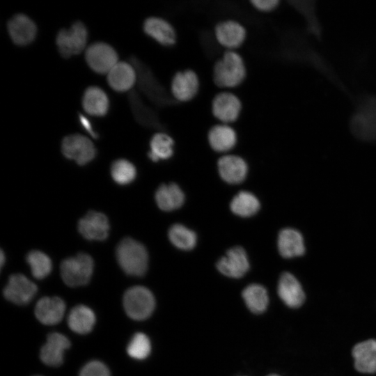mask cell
I'll list each match as a JSON object with an SVG mask.
<instances>
[{
	"label": "cell",
	"instance_id": "1",
	"mask_svg": "<svg viewBox=\"0 0 376 376\" xmlns=\"http://www.w3.org/2000/svg\"><path fill=\"white\" fill-rule=\"evenodd\" d=\"M246 70L241 55L228 50L214 65L213 80L221 88H230L239 86L246 77Z\"/></svg>",
	"mask_w": 376,
	"mask_h": 376
},
{
	"label": "cell",
	"instance_id": "2",
	"mask_svg": "<svg viewBox=\"0 0 376 376\" xmlns=\"http://www.w3.org/2000/svg\"><path fill=\"white\" fill-rule=\"evenodd\" d=\"M116 258L128 275L143 276L148 268V256L145 246L130 237L123 239L116 248Z\"/></svg>",
	"mask_w": 376,
	"mask_h": 376
},
{
	"label": "cell",
	"instance_id": "3",
	"mask_svg": "<svg viewBox=\"0 0 376 376\" xmlns=\"http://www.w3.org/2000/svg\"><path fill=\"white\" fill-rule=\"evenodd\" d=\"M93 266L91 256L80 253L63 260L61 264V275L64 283L68 286L84 285L91 278Z\"/></svg>",
	"mask_w": 376,
	"mask_h": 376
},
{
	"label": "cell",
	"instance_id": "4",
	"mask_svg": "<svg viewBox=\"0 0 376 376\" xmlns=\"http://www.w3.org/2000/svg\"><path fill=\"white\" fill-rule=\"evenodd\" d=\"M123 306L130 318L143 320L152 313L155 300L152 293L146 287L134 286L125 292Z\"/></svg>",
	"mask_w": 376,
	"mask_h": 376
},
{
	"label": "cell",
	"instance_id": "5",
	"mask_svg": "<svg viewBox=\"0 0 376 376\" xmlns=\"http://www.w3.org/2000/svg\"><path fill=\"white\" fill-rule=\"evenodd\" d=\"M88 40V31L80 21L74 22L71 26L61 29L56 37V44L60 54L68 58L80 54L85 49Z\"/></svg>",
	"mask_w": 376,
	"mask_h": 376
},
{
	"label": "cell",
	"instance_id": "6",
	"mask_svg": "<svg viewBox=\"0 0 376 376\" xmlns=\"http://www.w3.org/2000/svg\"><path fill=\"white\" fill-rule=\"evenodd\" d=\"M85 59L88 65L95 72L107 74L118 62V56L110 45L96 42L86 49Z\"/></svg>",
	"mask_w": 376,
	"mask_h": 376
},
{
	"label": "cell",
	"instance_id": "7",
	"mask_svg": "<svg viewBox=\"0 0 376 376\" xmlns=\"http://www.w3.org/2000/svg\"><path fill=\"white\" fill-rule=\"evenodd\" d=\"M62 152L65 157L84 165L92 161L96 155L93 143L87 136L72 134L65 136L61 143Z\"/></svg>",
	"mask_w": 376,
	"mask_h": 376
},
{
	"label": "cell",
	"instance_id": "8",
	"mask_svg": "<svg viewBox=\"0 0 376 376\" xmlns=\"http://www.w3.org/2000/svg\"><path fill=\"white\" fill-rule=\"evenodd\" d=\"M242 110L240 98L229 91L217 93L212 102V111L221 123L230 124L239 118Z\"/></svg>",
	"mask_w": 376,
	"mask_h": 376
},
{
	"label": "cell",
	"instance_id": "9",
	"mask_svg": "<svg viewBox=\"0 0 376 376\" xmlns=\"http://www.w3.org/2000/svg\"><path fill=\"white\" fill-rule=\"evenodd\" d=\"M37 290V286L24 275L15 274L9 277L3 295L15 304L24 305L32 300Z\"/></svg>",
	"mask_w": 376,
	"mask_h": 376
},
{
	"label": "cell",
	"instance_id": "10",
	"mask_svg": "<svg viewBox=\"0 0 376 376\" xmlns=\"http://www.w3.org/2000/svg\"><path fill=\"white\" fill-rule=\"evenodd\" d=\"M218 270L231 278H240L249 270V264L246 253L240 246L230 249L217 263Z\"/></svg>",
	"mask_w": 376,
	"mask_h": 376
},
{
	"label": "cell",
	"instance_id": "11",
	"mask_svg": "<svg viewBox=\"0 0 376 376\" xmlns=\"http://www.w3.org/2000/svg\"><path fill=\"white\" fill-rule=\"evenodd\" d=\"M199 85L197 74L194 70L187 69L175 74L171 81V91L177 100L187 102L196 96Z\"/></svg>",
	"mask_w": 376,
	"mask_h": 376
},
{
	"label": "cell",
	"instance_id": "12",
	"mask_svg": "<svg viewBox=\"0 0 376 376\" xmlns=\"http://www.w3.org/2000/svg\"><path fill=\"white\" fill-rule=\"evenodd\" d=\"M7 29L12 41L19 46L31 43L37 34L35 22L22 13L16 14L9 19Z\"/></svg>",
	"mask_w": 376,
	"mask_h": 376
},
{
	"label": "cell",
	"instance_id": "13",
	"mask_svg": "<svg viewBox=\"0 0 376 376\" xmlns=\"http://www.w3.org/2000/svg\"><path fill=\"white\" fill-rule=\"evenodd\" d=\"M214 36L221 45L228 50H233L244 42L246 31L244 26L239 22L228 19L220 22L216 25Z\"/></svg>",
	"mask_w": 376,
	"mask_h": 376
},
{
	"label": "cell",
	"instance_id": "14",
	"mask_svg": "<svg viewBox=\"0 0 376 376\" xmlns=\"http://www.w3.org/2000/svg\"><path fill=\"white\" fill-rule=\"evenodd\" d=\"M79 233L88 240H104L109 235L107 217L101 212H88L78 224Z\"/></svg>",
	"mask_w": 376,
	"mask_h": 376
},
{
	"label": "cell",
	"instance_id": "15",
	"mask_svg": "<svg viewBox=\"0 0 376 376\" xmlns=\"http://www.w3.org/2000/svg\"><path fill=\"white\" fill-rule=\"evenodd\" d=\"M70 346L68 338L63 334L56 332L49 334L40 350V359L49 366H59L63 361L64 352Z\"/></svg>",
	"mask_w": 376,
	"mask_h": 376
},
{
	"label": "cell",
	"instance_id": "16",
	"mask_svg": "<svg viewBox=\"0 0 376 376\" xmlns=\"http://www.w3.org/2000/svg\"><path fill=\"white\" fill-rule=\"evenodd\" d=\"M278 295L285 305L290 308L301 306L305 300V293L297 278L289 272H283L278 283Z\"/></svg>",
	"mask_w": 376,
	"mask_h": 376
},
{
	"label": "cell",
	"instance_id": "17",
	"mask_svg": "<svg viewBox=\"0 0 376 376\" xmlns=\"http://www.w3.org/2000/svg\"><path fill=\"white\" fill-rule=\"evenodd\" d=\"M65 311V302L60 297H45L37 302L35 315L41 323L46 325H54L62 320Z\"/></svg>",
	"mask_w": 376,
	"mask_h": 376
},
{
	"label": "cell",
	"instance_id": "18",
	"mask_svg": "<svg viewBox=\"0 0 376 376\" xmlns=\"http://www.w3.org/2000/svg\"><path fill=\"white\" fill-rule=\"evenodd\" d=\"M278 249L281 256L284 258L303 256L306 248L301 233L290 228L281 230L278 237Z\"/></svg>",
	"mask_w": 376,
	"mask_h": 376
},
{
	"label": "cell",
	"instance_id": "19",
	"mask_svg": "<svg viewBox=\"0 0 376 376\" xmlns=\"http://www.w3.org/2000/svg\"><path fill=\"white\" fill-rule=\"evenodd\" d=\"M136 80V72L134 65L118 61L107 73V82L116 91L125 92L134 85Z\"/></svg>",
	"mask_w": 376,
	"mask_h": 376
},
{
	"label": "cell",
	"instance_id": "20",
	"mask_svg": "<svg viewBox=\"0 0 376 376\" xmlns=\"http://www.w3.org/2000/svg\"><path fill=\"white\" fill-rule=\"evenodd\" d=\"M144 32L162 45L171 46L176 41V32L167 20L159 17H148L143 22Z\"/></svg>",
	"mask_w": 376,
	"mask_h": 376
},
{
	"label": "cell",
	"instance_id": "21",
	"mask_svg": "<svg viewBox=\"0 0 376 376\" xmlns=\"http://www.w3.org/2000/svg\"><path fill=\"white\" fill-rule=\"evenodd\" d=\"M218 169L223 180L228 183L237 184L244 180L247 173V165L242 157L228 155L219 159Z\"/></svg>",
	"mask_w": 376,
	"mask_h": 376
},
{
	"label": "cell",
	"instance_id": "22",
	"mask_svg": "<svg viewBox=\"0 0 376 376\" xmlns=\"http://www.w3.org/2000/svg\"><path fill=\"white\" fill-rule=\"evenodd\" d=\"M356 369L363 373H376V340H366L352 350Z\"/></svg>",
	"mask_w": 376,
	"mask_h": 376
},
{
	"label": "cell",
	"instance_id": "23",
	"mask_svg": "<svg viewBox=\"0 0 376 376\" xmlns=\"http://www.w3.org/2000/svg\"><path fill=\"white\" fill-rule=\"evenodd\" d=\"M82 106L89 115L101 117L105 116L109 108V100L105 91L96 86L88 87L83 95Z\"/></svg>",
	"mask_w": 376,
	"mask_h": 376
},
{
	"label": "cell",
	"instance_id": "24",
	"mask_svg": "<svg viewBox=\"0 0 376 376\" xmlns=\"http://www.w3.org/2000/svg\"><path fill=\"white\" fill-rule=\"evenodd\" d=\"M210 147L219 152L231 150L237 143L235 130L228 124L219 123L212 126L208 132Z\"/></svg>",
	"mask_w": 376,
	"mask_h": 376
},
{
	"label": "cell",
	"instance_id": "25",
	"mask_svg": "<svg viewBox=\"0 0 376 376\" xmlns=\"http://www.w3.org/2000/svg\"><path fill=\"white\" fill-rule=\"evenodd\" d=\"M70 329L79 334L89 333L95 323L93 311L86 306L79 305L70 312L68 318Z\"/></svg>",
	"mask_w": 376,
	"mask_h": 376
},
{
	"label": "cell",
	"instance_id": "26",
	"mask_svg": "<svg viewBox=\"0 0 376 376\" xmlns=\"http://www.w3.org/2000/svg\"><path fill=\"white\" fill-rule=\"evenodd\" d=\"M158 207L164 211H171L181 207L185 196L180 188L175 183L162 185L155 193Z\"/></svg>",
	"mask_w": 376,
	"mask_h": 376
},
{
	"label": "cell",
	"instance_id": "27",
	"mask_svg": "<svg viewBox=\"0 0 376 376\" xmlns=\"http://www.w3.org/2000/svg\"><path fill=\"white\" fill-rule=\"evenodd\" d=\"M242 297L247 308L254 313H262L267 308L268 294L261 285L253 283L248 285L242 292Z\"/></svg>",
	"mask_w": 376,
	"mask_h": 376
},
{
	"label": "cell",
	"instance_id": "28",
	"mask_svg": "<svg viewBox=\"0 0 376 376\" xmlns=\"http://www.w3.org/2000/svg\"><path fill=\"white\" fill-rule=\"evenodd\" d=\"M173 139L169 134L156 133L150 139L148 156L153 162L169 159L173 153Z\"/></svg>",
	"mask_w": 376,
	"mask_h": 376
},
{
	"label": "cell",
	"instance_id": "29",
	"mask_svg": "<svg viewBox=\"0 0 376 376\" xmlns=\"http://www.w3.org/2000/svg\"><path fill=\"white\" fill-rule=\"evenodd\" d=\"M260 208L258 198L249 191H240L232 200L230 209L233 213L241 217H250Z\"/></svg>",
	"mask_w": 376,
	"mask_h": 376
},
{
	"label": "cell",
	"instance_id": "30",
	"mask_svg": "<svg viewBox=\"0 0 376 376\" xmlns=\"http://www.w3.org/2000/svg\"><path fill=\"white\" fill-rule=\"evenodd\" d=\"M26 262L31 268L32 275L38 279L47 276L52 269L50 258L40 251H30L26 256Z\"/></svg>",
	"mask_w": 376,
	"mask_h": 376
},
{
	"label": "cell",
	"instance_id": "31",
	"mask_svg": "<svg viewBox=\"0 0 376 376\" xmlns=\"http://www.w3.org/2000/svg\"><path fill=\"white\" fill-rule=\"evenodd\" d=\"M169 237L171 243L180 249H191L196 243L195 233L181 224H175L171 227Z\"/></svg>",
	"mask_w": 376,
	"mask_h": 376
},
{
	"label": "cell",
	"instance_id": "32",
	"mask_svg": "<svg viewBox=\"0 0 376 376\" xmlns=\"http://www.w3.org/2000/svg\"><path fill=\"white\" fill-rule=\"evenodd\" d=\"M136 169L133 164L124 159L114 161L111 166V174L113 180L119 185H127L136 177Z\"/></svg>",
	"mask_w": 376,
	"mask_h": 376
},
{
	"label": "cell",
	"instance_id": "33",
	"mask_svg": "<svg viewBox=\"0 0 376 376\" xmlns=\"http://www.w3.org/2000/svg\"><path fill=\"white\" fill-rule=\"evenodd\" d=\"M151 351V343L149 338L143 333L135 334L127 347L128 355L137 360L147 358Z\"/></svg>",
	"mask_w": 376,
	"mask_h": 376
},
{
	"label": "cell",
	"instance_id": "34",
	"mask_svg": "<svg viewBox=\"0 0 376 376\" xmlns=\"http://www.w3.org/2000/svg\"><path fill=\"white\" fill-rule=\"evenodd\" d=\"M296 6L303 14L306 22L307 30L315 37L320 38L322 34V29L319 23L315 5L313 1H299Z\"/></svg>",
	"mask_w": 376,
	"mask_h": 376
},
{
	"label": "cell",
	"instance_id": "35",
	"mask_svg": "<svg viewBox=\"0 0 376 376\" xmlns=\"http://www.w3.org/2000/svg\"><path fill=\"white\" fill-rule=\"evenodd\" d=\"M79 376H110V372L102 362L91 361L81 368Z\"/></svg>",
	"mask_w": 376,
	"mask_h": 376
},
{
	"label": "cell",
	"instance_id": "36",
	"mask_svg": "<svg viewBox=\"0 0 376 376\" xmlns=\"http://www.w3.org/2000/svg\"><path fill=\"white\" fill-rule=\"evenodd\" d=\"M252 6L260 11L269 12L274 10L279 5L278 0H252Z\"/></svg>",
	"mask_w": 376,
	"mask_h": 376
},
{
	"label": "cell",
	"instance_id": "37",
	"mask_svg": "<svg viewBox=\"0 0 376 376\" xmlns=\"http://www.w3.org/2000/svg\"><path fill=\"white\" fill-rule=\"evenodd\" d=\"M79 120L82 127L94 139L98 137L97 133L94 130L91 120L84 115L79 114Z\"/></svg>",
	"mask_w": 376,
	"mask_h": 376
},
{
	"label": "cell",
	"instance_id": "38",
	"mask_svg": "<svg viewBox=\"0 0 376 376\" xmlns=\"http://www.w3.org/2000/svg\"><path fill=\"white\" fill-rule=\"evenodd\" d=\"M0 258H1V261H0L1 262V267H2L3 265L4 264L5 260H6V258H5L4 253L3 252V250L1 251Z\"/></svg>",
	"mask_w": 376,
	"mask_h": 376
},
{
	"label": "cell",
	"instance_id": "39",
	"mask_svg": "<svg viewBox=\"0 0 376 376\" xmlns=\"http://www.w3.org/2000/svg\"><path fill=\"white\" fill-rule=\"evenodd\" d=\"M268 376H279V375H276V374H272V375H268Z\"/></svg>",
	"mask_w": 376,
	"mask_h": 376
},
{
	"label": "cell",
	"instance_id": "40",
	"mask_svg": "<svg viewBox=\"0 0 376 376\" xmlns=\"http://www.w3.org/2000/svg\"><path fill=\"white\" fill-rule=\"evenodd\" d=\"M37 376H39V375H37Z\"/></svg>",
	"mask_w": 376,
	"mask_h": 376
}]
</instances>
